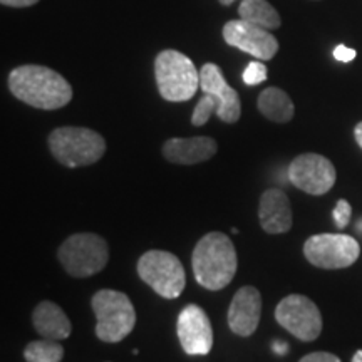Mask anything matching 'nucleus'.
I'll list each match as a JSON object with an SVG mask.
<instances>
[{"instance_id":"nucleus-1","label":"nucleus","mask_w":362,"mask_h":362,"mask_svg":"<svg viewBox=\"0 0 362 362\" xmlns=\"http://www.w3.org/2000/svg\"><path fill=\"white\" fill-rule=\"evenodd\" d=\"M8 89L19 101L44 111L61 110L72 99V88L66 78L51 67L37 64L16 67L8 74Z\"/></svg>"},{"instance_id":"nucleus-2","label":"nucleus","mask_w":362,"mask_h":362,"mask_svg":"<svg viewBox=\"0 0 362 362\" xmlns=\"http://www.w3.org/2000/svg\"><path fill=\"white\" fill-rule=\"evenodd\" d=\"M197 282L206 291H221L237 274V250L233 242L221 232H210L194 245L192 257Z\"/></svg>"},{"instance_id":"nucleus-3","label":"nucleus","mask_w":362,"mask_h":362,"mask_svg":"<svg viewBox=\"0 0 362 362\" xmlns=\"http://www.w3.org/2000/svg\"><path fill=\"white\" fill-rule=\"evenodd\" d=\"M47 144L52 156L67 168L90 166L106 153V141L103 136L79 126L56 128L49 134Z\"/></svg>"},{"instance_id":"nucleus-4","label":"nucleus","mask_w":362,"mask_h":362,"mask_svg":"<svg viewBox=\"0 0 362 362\" xmlns=\"http://www.w3.org/2000/svg\"><path fill=\"white\" fill-rule=\"evenodd\" d=\"M155 78L161 98L170 103L189 101L200 88V72L193 61L175 49H166L158 54Z\"/></svg>"},{"instance_id":"nucleus-5","label":"nucleus","mask_w":362,"mask_h":362,"mask_svg":"<svg viewBox=\"0 0 362 362\" xmlns=\"http://www.w3.org/2000/svg\"><path fill=\"white\" fill-rule=\"evenodd\" d=\"M90 307L98 319L96 336L103 342H121L133 332L136 325V310L126 293L104 288V291L94 293Z\"/></svg>"},{"instance_id":"nucleus-6","label":"nucleus","mask_w":362,"mask_h":362,"mask_svg":"<svg viewBox=\"0 0 362 362\" xmlns=\"http://www.w3.org/2000/svg\"><path fill=\"white\" fill-rule=\"evenodd\" d=\"M57 257L71 277L86 279L99 274L107 265L110 247L96 233H76L59 247Z\"/></svg>"},{"instance_id":"nucleus-7","label":"nucleus","mask_w":362,"mask_h":362,"mask_svg":"<svg viewBox=\"0 0 362 362\" xmlns=\"http://www.w3.org/2000/svg\"><path fill=\"white\" fill-rule=\"evenodd\" d=\"M138 275L163 298H178L187 285L183 264L173 253L149 250L138 260Z\"/></svg>"},{"instance_id":"nucleus-8","label":"nucleus","mask_w":362,"mask_h":362,"mask_svg":"<svg viewBox=\"0 0 362 362\" xmlns=\"http://www.w3.org/2000/svg\"><path fill=\"white\" fill-rule=\"evenodd\" d=\"M304 255L314 267L325 270L347 269L356 264L361 247L356 238L344 233H320L304 243Z\"/></svg>"},{"instance_id":"nucleus-9","label":"nucleus","mask_w":362,"mask_h":362,"mask_svg":"<svg viewBox=\"0 0 362 362\" xmlns=\"http://www.w3.org/2000/svg\"><path fill=\"white\" fill-rule=\"evenodd\" d=\"M275 320L302 342H312L322 332V315L309 297L292 293L275 309Z\"/></svg>"},{"instance_id":"nucleus-10","label":"nucleus","mask_w":362,"mask_h":362,"mask_svg":"<svg viewBox=\"0 0 362 362\" xmlns=\"http://www.w3.org/2000/svg\"><path fill=\"white\" fill-rule=\"evenodd\" d=\"M336 168L327 158L317 153H304L288 166V180L302 192L320 197L336 185Z\"/></svg>"},{"instance_id":"nucleus-11","label":"nucleus","mask_w":362,"mask_h":362,"mask_svg":"<svg viewBox=\"0 0 362 362\" xmlns=\"http://www.w3.org/2000/svg\"><path fill=\"white\" fill-rule=\"evenodd\" d=\"M225 42L260 61H270L279 52V40L270 30L253 25L242 19L230 21L223 25Z\"/></svg>"},{"instance_id":"nucleus-12","label":"nucleus","mask_w":362,"mask_h":362,"mask_svg":"<svg viewBox=\"0 0 362 362\" xmlns=\"http://www.w3.org/2000/svg\"><path fill=\"white\" fill-rule=\"evenodd\" d=\"M176 332L188 356H208L214 347V329L206 312L197 304H188L180 312Z\"/></svg>"},{"instance_id":"nucleus-13","label":"nucleus","mask_w":362,"mask_h":362,"mask_svg":"<svg viewBox=\"0 0 362 362\" xmlns=\"http://www.w3.org/2000/svg\"><path fill=\"white\" fill-rule=\"evenodd\" d=\"M200 88L203 94H211L218 101L216 117L223 123L233 124L242 116V101L238 93L226 83L223 72L214 62H208L200 71Z\"/></svg>"},{"instance_id":"nucleus-14","label":"nucleus","mask_w":362,"mask_h":362,"mask_svg":"<svg viewBox=\"0 0 362 362\" xmlns=\"http://www.w3.org/2000/svg\"><path fill=\"white\" fill-rule=\"evenodd\" d=\"M262 296L252 285L235 293L228 309V327L240 337H250L260 324Z\"/></svg>"},{"instance_id":"nucleus-15","label":"nucleus","mask_w":362,"mask_h":362,"mask_svg":"<svg viewBox=\"0 0 362 362\" xmlns=\"http://www.w3.org/2000/svg\"><path fill=\"white\" fill-rule=\"evenodd\" d=\"M218 151V144L210 136L194 138H171L163 144V156L175 165H198L208 161Z\"/></svg>"},{"instance_id":"nucleus-16","label":"nucleus","mask_w":362,"mask_h":362,"mask_svg":"<svg viewBox=\"0 0 362 362\" xmlns=\"http://www.w3.org/2000/svg\"><path fill=\"white\" fill-rule=\"evenodd\" d=\"M262 230L270 235L287 233L292 228V208L282 189L270 188L262 193L259 205Z\"/></svg>"},{"instance_id":"nucleus-17","label":"nucleus","mask_w":362,"mask_h":362,"mask_svg":"<svg viewBox=\"0 0 362 362\" xmlns=\"http://www.w3.org/2000/svg\"><path fill=\"white\" fill-rule=\"evenodd\" d=\"M33 324L39 336L51 341H64L71 336L72 324L66 312L51 300H44L33 312Z\"/></svg>"},{"instance_id":"nucleus-18","label":"nucleus","mask_w":362,"mask_h":362,"mask_svg":"<svg viewBox=\"0 0 362 362\" xmlns=\"http://www.w3.org/2000/svg\"><path fill=\"white\" fill-rule=\"evenodd\" d=\"M257 106L267 119L280 124L288 123L296 115L291 96L279 88H267L262 90L257 99Z\"/></svg>"},{"instance_id":"nucleus-19","label":"nucleus","mask_w":362,"mask_h":362,"mask_svg":"<svg viewBox=\"0 0 362 362\" xmlns=\"http://www.w3.org/2000/svg\"><path fill=\"white\" fill-rule=\"evenodd\" d=\"M238 13L242 21L264 27L267 30L279 29L282 24L279 12L267 0H242L238 6Z\"/></svg>"},{"instance_id":"nucleus-20","label":"nucleus","mask_w":362,"mask_h":362,"mask_svg":"<svg viewBox=\"0 0 362 362\" xmlns=\"http://www.w3.org/2000/svg\"><path fill=\"white\" fill-rule=\"evenodd\" d=\"M24 357L27 362H61L64 357V347L59 344V341L42 339V341L27 344Z\"/></svg>"},{"instance_id":"nucleus-21","label":"nucleus","mask_w":362,"mask_h":362,"mask_svg":"<svg viewBox=\"0 0 362 362\" xmlns=\"http://www.w3.org/2000/svg\"><path fill=\"white\" fill-rule=\"evenodd\" d=\"M218 112V101L211 94H203V98L194 106V111L192 115V124L193 126H203L210 121L211 115Z\"/></svg>"},{"instance_id":"nucleus-22","label":"nucleus","mask_w":362,"mask_h":362,"mask_svg":"<svg viewBox=\"0 0 362 362\" xmlns=\"http://www.w3.org/2000/svg\"><path fill=\"white\" fill-rule=\"evenodd\" d=\"M267 81V67L260 61H253L243 71V83L247 86H257Z\"/></svg>"},{"instance_id":"nucleus-23","label":"nucleus","mask_w":362,"mask_h":362,"mask_svg":"<svg viewBox=\"0 0 362 362\" xmlns=\"http://www.w3.org/2000/svg\"><path fill=\"white\" fill-rule=\"evenodd\" d=\"M351 215H352V208L349 205V202L339 200L336 208H334V211H332L334 221H336L337 228H346V226L349 225Z\"/></svg>"},{"instance_id":"nucleus-24","label":"nucleus","mask_w":362,"mask_h":362,"mask_svg":"<svg viewBox=\"0 0 362 362\" xmlns=\"http://www.w3.org/2000/svg\"><path fill=\"white\" fill-rule=\"evenodd\" d=\"M298 362H341V359L330 352H312V354L302 357Z\"/></svg>"},{"instance_id":"nucleus-25","label":"nucleus","mask_w":362,"mask_h":362,"mask_svg":"<svg viewBox=\"0 0 362 362\" xmlns=\"http://www.w3.org/2000/svg\"><path fill=\"white\" fill-rule=\"evenodd\" d=\"M356 56H357V52L354 51V49L347 47V45H344V44L337 45V47L334 49V57H336L337 61H341V62L354 61Z\"/></svg>"},{"instance_id":"nucleus-26","label":"nucleus","mask_w":362,"mask_h":362,"mask_svg":"<svg viewBox=\"0 0 362 362\" xmlns=\"http://www.w3.org/2000/svg\"><path fill=\"white\" fill-rule=\"evenodd\" d=\"M39 0H0V4L6 7H13V8H25L33 7L37 4Z\"/></svg>"},{"instance_id":"nucleus-27","label":"nucleus","mask_w":362,"mask_h":362,"mask_svg":"<svg viewBox=\"0 0 362 362\" xmlns=\"http://www.w3.org/2000/svg\"><path fill=\"white\" fill-rule=\"evenodd\" d=\"M274 351L277 352V354L284 356L285 352L288 351V346H287V344H284V342H275V344H274Z\"/></svg>"},{"instance_id":"nucleus-28","label":"nucleus","mask_w":362,"mask_h":362,"mask_svg":"<svg viewBox=\"0 0 362 362\" xmlns=\"http://www.w3.org/2000/svg\"><path fill=\"white\" fill-rule=\"evenodd\" d=\"M354 136H356L357 144H359V146L362 148V121L354 128Z\"/></svg>"},{"instance_id":"nucleus-29","label":"nucleus","mask_w":362,"mask_h":362,"mask_svg":"<svg viewBox=\"0 0 362 362\" xmlns=\"http://www.w3.org/2000/svg\"><path fill=\"white\" fill-rule=\"evenodd\" d=\"M352 362H362V351H357L354 357H352Z\"/></svg>"},{"instance_id":"nucleus-30","label":"nucleus","mask_w":362,"mask_h":362,"mask_svg":"<svg viewBox=\"0 0 362 362\" xmlns=\"http://www.w3.org/2000/svg\"><path fill=\"white\" fill-rule=\"evenodd\" d=\"M233 2H235V0H220L221 6H232Z\"/></svg>"}]
</instances>
